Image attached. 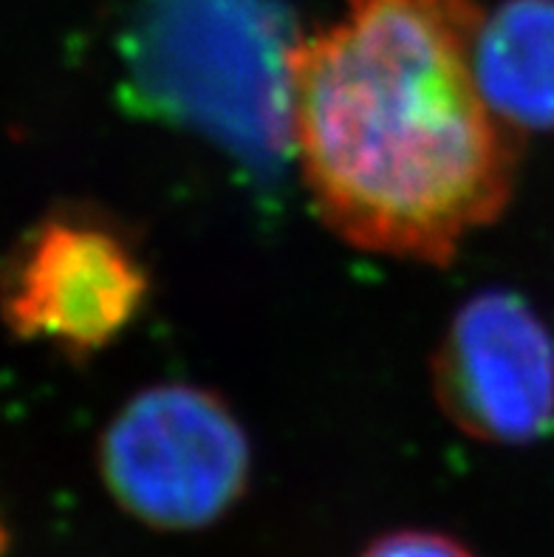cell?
I'll return each instance as SVG.
<instances>
[{"mask_svg": "<svg viewBox=\"0 0 554 557\" xmlns=\"http://www.w3.org/2000/svg\"><path fill=\"white\" fill-rule=\"evenodd\" d=\"M97 470L111 502L153 532H198L249 490L253 442L216 391L193 382L139 388L108 419Z\"/></svg>", "mask_w": 554, "mask_h": 557, "instance_id": "cell-3", "label": "cell"}, {"mask_svg": "<svg viewBox=\"0 0 554 557\" xmlns=\"http://www.w3.org/2000/svg\"><path fill=\"white\" fill-rule=\"evenodd\" d=\"M447 422L481 445H532L554 431V337L515 292L484 289L450 318L430 360Z\"/></svg>", "mask_w": 554, "mask_h": 557, "instance_id": "cell-5", "label": "cell"}, {"mask_svg": "<svg viewBox=\"0 0 554 557\" xmlns=\"http://www.w3.org/2000/svg\"><path fill=\"white\" fill-rule=\"evenodd\" d=\"M478 0H348L288 63V150L343 244L447 267L515 196L524 136L472 71Z\"/></svg>", "mask_w": 554, "mask_h": 557, "instance_id": "cell-1", "label": "cell"}, {"mask_svg": "<svg viewBox=\"0 0 554 557\" xmlns=\"http://www.w3.org/2000/svg\"><path fill=\"white\" fill-rule=\"evenodd\" d=\"M357 557H476V552L447 532L396 530L373 537Z\"/></svg>", "mask_w": 554, "mask_h": 557, "instance_id": "cell-7", "label": "cell"}, {"mask_svg": "<svg viewBox=\"0 0 554 557\" xmlns=\"http://www.w3.org/2000/svg\"><path fill=\"white\" fill-rule=\"evenodd\" d=\"M472 71L487 106L513 131H554V0H501L484 12Z\"/></svg>", "mask_w": 554, "mask_h": 557, "instance_id": "cell-6", "label": "cell"}, {"mask_svg": "<svg viewBox=\"0 0 554 557\" xmlns=\"http://www.w3.org/2000/svg\"><path fill=\"white\" fill-rule=\"evenodd\" d=\"M300 32L278 0H139L127 60L159 111L235 153L288 150V63Z\"/></svg>", "mask_w": 554, "mask_h": 557, "instance_id": "cell-2", "label": "cell"}, {"mask_svg": "<svg viewBox=\"0 0 554 557\" xmlns=\"http://www.w3.org/2000/svg\"><path fill=\"white\" fill-rule=\"evenodd\" d=\"M150 269L125 226L63 207L28 226L0 267V320L23 343L94 357L134 325Z\"/></svg>", "mask_w": 554, "mask_h": 557, "instance_id": "cell-4", "label": "cell"}]
</instances>
